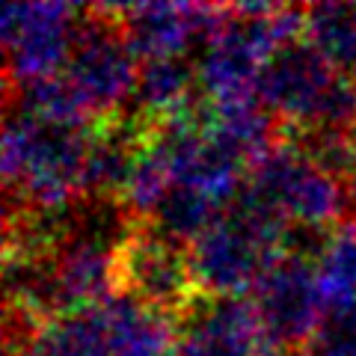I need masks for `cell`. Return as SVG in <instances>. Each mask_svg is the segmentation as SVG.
Masks as SVG:
<instances>
[{"label": "cell", "instance_id": "obj_1", "mask_svg": "<svg viewBox=\"0 0 356 356\" xmlns=\"http://www.w3.org/2000/svg\"><path fill=\"white\" fill-rule=\"evenodd\" d=\"M89 128L51 125L24 110H9L3 128L6 208L63 214L83 202Z\"/></svg>", "mask_w": 356, "mask_h": 356}, {"label": "cell", "instance_id": "obj_2", "mask_svg": "<svg viewBox=\"0 0 356 356\" xmlns=\"http://www.w3.org/2000/svg\"><path fill=\"white\" fill-rule=\"evenodd\" d=\"M241 196L288 229L332 235L350 220L353 184L327 172L294 140H280L250 166Z\"/></svg>", "mask_w": 356, "mask_h": 356}, {"label": "cell", "instance_id": "obj_3", "mask_svg": "<svg viewBox=\"0 0 356 356\" xmlns=\"http://www.w3.org/2000/svg\"><path fill=\"white\" fill-rule=\"evenodd\" d=\"M259 102L291 134L356 128V81L312 44H288L267 63Z\"/></svg>", "mask_w": 356, "mask_h": 356}, {"label": "cell", "instance_id": "obj_4", "mask_svg": "<svg viewBox=\"0 0 356 356\" xmlns=\"http://www.w3.org/2000/svg\"><path fill=\"white\" fill-rule=\"evenodd\" d=\"M288 232L291 229L276 217L238 196L235 205L187 247L202 297L226 300L252 291L267 267L288 252Z\"/></svg>", "mask_w": 356, "mask_h": 356}, {"label": "cell", "instance_id": "obj_5", "mask_svg": "<svg viewBox=\"0 0 356 356\" xmlns=\"http://www.w3.org/2000/svg\"><path fill=\"white\" fill-rule=\"evenodd\" d=\"M63 77L92 125L119 119L137 95V54L122 33L113 6H92L83 13Z\"/></svg>", "mask_w": 356, "mask_h": 356}, {"label": "cell", "instance_id": "obj_6", "mask_svg": "<svg viewBox=\"0 0 356 356\" xmlns=\"http://www.w3.org/2000/svg\"><path fill=\"white\" fill-rule=\"evenodd\" d=\"M119 294L184 324L202 303L187 247L166 241L149 222H134L119 250Z\"/></svg>", "mask_w": 356, "mask_h": 356}, {"label": "cell", "instance_id": "obj_7", "mask_svg": "<svg viewBox=\"0 0 356 356\" xmlns=\"http://www.w3.org/2000/svg\"><path fill=\"white\" fill-rule=\"evenodd\" d=\"M74 15L69 3H6L0 18L6 89L63 74L81 24Z\"/></svg>", "mask_w": 356, "mask_h": 356}, {"label": "cell", "instance_id": "obj_8", "mask_svg": "<svg viewBox=\"0 0 356 356\" xmlns=\"http://www.w3.org/2000/svg\"><path fill=\"white\" fill-rule=\"evenodd\" d=\"M252 303L276 350H306L324 332L327 309L321 300L318 273L306 255H280L252 288Z\"/></svg>", "mask_w": 356, "mask_h": 356}, {"label": "cell", "instance_id": "obj_9", "mask_svg": "<svg viewBox=\"0 0 356 356\" xmlns=\"http://www.w3.org/2000/svg\"><path fill=\"white\" fill-rule=\"evenodd\" d=\"M113 9L128 44L146 63L184 57L196 39H208L226 18V6L205 3H134Z\"/></svg>", "mask_w": 356, "mask_h": 356}, {"label": "cell", "instance_id": "obj_10", "mask_svg": "<svg viewBox=\"0 0 356 356\" xmlns=\"http://www.w3.org/2000/svg\"><path fill=\"white\" fill-rule=\"evenodd\" d=\"M6 356H110L95 309L65 312L42 321L9 315Z\"/></svg>", "mask_w": 356, "mask_h": 356}, {"label": "cell", "instance_id": "obj_11", "mask_svg": "<svg viewBox=\"0 0 356 356\" xmlns=\"http://www.w3.org/2000/svg\"><path fill=\"white\" fill-rule=\"evenodd\" d=\"M104 327L110 356H172L178 321L128 294H116L95 309Z\"/></svg>", "mask_w": 356, "mask_h": 356}, {"label": "cell", "instance_id": "obj_12", "mask_svg": "<svg viewBox=\"0 0 356 356\" xmlns=\"http://www.w3.org/2000/svg\"><path fill=\"white\" fill-rule=\"evenodd\" d=\"M199 89L196 69L184 57L170 60H149L140 69L137 83V119L146 125H163L170 119H178L184 113H193L191 102Z\"/></svg>", "mask_w": 356, "mask_h": 356}, {"label": "cell", "instance_id": "obj_13", "mask_svg": "<svg viewBox=\"0 0 356 356\" xmlns=\"http://www.w3.org/2000/svg\"><path fill=\"white\" fill-rule=\"evenodd\" d=\"M315 273L327 318L356 321V214L327 235Z\"/></svg>", "mask_w": 356, "mask_h": 356}, {"label": "cell", "instance_id": "obj_14", "mask_svg": "<svg viewBox=\"0 0 356 356\" xmlns=\"http://www.w3.org/2000/svg\"><path fill=\"white\" fill-rule=\"evenodd\" d=\"M303 30L309 44L356 81V6L353 3H318L306 9Z\"/></svg>", "mask_w": 356, "mask_h": 356}, {"label": "cell", "instance_id": "obj_15", "mask_svg": "<svg viewBox=\"0 0 356 356\" xmlns=\"http://www.w3.org/2000/svg\"><path fill=\"white\" fill-rule=\"evenodd\" d=\"M309 350L312 356H356V321H330Z\"/></svg>", "mask_w": 356, "mask_h": 356}, {"label": "cell", "instance_id": "obj_16", "mask_svg": "<svg viewBox=\"0 0 356 356\" xmlns=\"http://www.w3.org/2000/svg\"><path fill=\"white\" fill-rule=\"evenodd\" d=\"M172 356H229L226 350H220L217 344H211L208 339H202L199 332L181 327V336H178V344Z\"/></svg>", "mask_w": 356, "mask_h": 356}, {"label": "cell", "instance_id": "obj_17", "mask_svg": "<svg viewBox=\"0 0 356 356\" xmlns=\"http://www.w3.org/2000/svg\"><path fill=\"white\" fill-rule=\"evenodd\" d=\"M280 356H312V350H288V353H280Z\"/></svg>", "mask_w": 356, "mask_h": 356}]
</instances>
